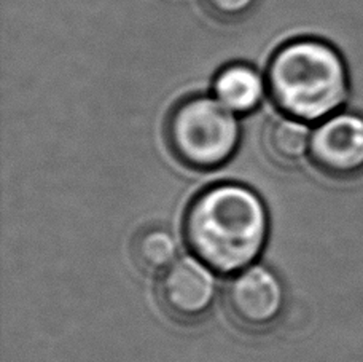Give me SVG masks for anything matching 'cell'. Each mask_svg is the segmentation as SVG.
<instances>
[{"label": "cell", "mask_w": 363, "mask_h": 362, "mask_svg": "<svg viewBox=\"0 0 363 362\" xmlns=\"http://www.w3.org/2000/svg\"><path fill=\"white\" fill-rule=\"evenodd\" d=\"M131 254L144 273L163 275L177 260L176 238L163 227H145L134 236Z\"/></svg>", "instance_id": "9"}, {"label": "cell", "mask_w": 363, "mask_h": 362, "mask_svg": "<svg viewBox=\"0 0 363 362\" xmlns=\"http://www.w3.org/2000/svg\"><path fill=\"white\" fill-rule=\"evenodd\" d=\"M166 141L182 165L211 171L236 153L241 125L238 115L216 96L193 94L171 109L166 119Z\"/></svg>", "instance_id": "3"}, {"label": "cell", "mask_w": 363, "mask_h": 362, "mask_svg": "<svg viewBox=\"0 0 363 362\" xmlns=\"http://www.w3.org/2000/svg\"><path fill=\"white\" fill-rule=\"evenodd\" d=\"M185 240L211 270L235 275L254 265L268 240L263 199L242 184L222 182L194 197L185 214Z\"/></svg>", "instance_id": "1"}, {"label": "cell", "mask_w": 363, "mask_h": 362, "mask_svg": "<svg viewBox=\"0 0 363 362\" xmlns=\"http://www.w3.org/2000/svg\"><path fill=\"white\" fill-rule=\"evenodd\" d=\"M269 98L284 115L306 123L342 111L351 99V70L342 51L317 37L281 45L268 62Z\"/></svg>", "instance_id": "2"}, {"label": "cell", "mask_w": 363, "mask_h": 362, "mask_svg": "<svg viewBox=\"0 0 363 362\" xmlns=\"http://www.w3.org/2000/svg\"><path fill=\"white\" fill-rule=\"evenodd\" d=\"M212 93L236 115L254 112L268 93L267 79L247 62L226 64L217 72Z\"/></svg>", "instance_id": "7"}, {"label": "cell", "mask_w": 363, "mask_h": 362, "mask_svg": "<svg viewBox=\"0 0 363 362\" xmlns=\"http://www.w3.org/2000/svg\"><path fill=\"white\" fill-rule=\"evenodd\" d=\"M309 158L333 179H352L363 172V114L340 111L313 129Z\"/></svg>", "instance_id": "5"}, {"label": "cell", "mask_w": 363, "mask_h": 362, "mask_svg": "<svg viewBox=\"0 0 363 362\" xmlns=\"http://www.w3.org/2000/svg\"><path fill=\"white\" fill-rule=\"evenodd\" d=\"M157 294L160 305L172 319L184 324L203 321L217 297L213 270L196 257L179 258L161 275Z\"/></svg>", "instance_id": "6"}, {"label": "cell", "mask_w": 363, "mask_h": 362, "mask_svg": "<svg viewBox=\"0 0 363 362\" xmlns=\"http://www.w3.org/2000/svg\"><path fill=\"white\" fill-rule=\"evenodd\" d=\"M311 136L313 131L306 121L284 115L264 129V152L279 166H295L309 155Z\"/></svg>", "instance_id": "8"}, {"label": "cell", "mask_w": 363, "mask_h": 362, "mask_svg": "<svg viewBox=\"0 0 363 362\" xmlns=\"http://www.w3.org/2000/svg\"><path fill=\"white\" fill-rule=\"evenodd\" d=\"M207 11L218 19L233 21L247 15L254 9L257 0H203Z\"/></svg>", "instance_id": "10"}, {"label": "cell", "mask_w": 363, "mask_h": 362, "mask_svg": "<svg viewBox=\"0 0 363 362\" xmlns=\"http://www.w3.org/2000/svg\"><path fill=\"white\" fill-rule=\"evenodd\" d=\"M223 299L231 319L252 332L268 331L274 326L285 303L281 280L263 265H250L231 275Z\"/></svg>", "instance_id": "4"}]
</instances>
